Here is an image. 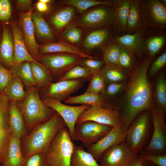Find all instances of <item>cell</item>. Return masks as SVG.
I'll list each match as a JSON object with an SVG mask.
<instances>
[{
	"label": "cell",
	"mask_w": 166,
	"mask_h": 166,
	"mask_svg": "<svg viewBox=\"0 0 166 166\" xmlns=\"http://www.w3.org/2000/svg\"><path fill=\"white\" fill-rule=\"evenodd\" d=\"M42 100L45 105L54 110L62 118L69 132L71 138L73 141L74 128L77 119L81 113L91 106L84 104L77 106L67 105L49 97L43 98Z\"/></svg>",
	"instance_id": "7"
},
{
	"label": "cell",
	"mask_w": 166,
	"mask_h": 166,
	"mask_svg": "<svg viewBox=\"0 0 166 166\" xmlns=\"http://www.w3.org/2000/svg\"><path fill=\"white\" fill-rule=\"evenodd\" d=\"M9 101L4 93L0 94V164L6 158L11 132L8 124Z\"/></svg>",
	"instance_id": "14"
},
{
	"label": "cell",
	"mask_w": 166,
	"mask_h": 166,
	"mask_svg": "<svg viewBox=\"0 0 166 166\" xmlns=\"http://www.w3.org/2000/svg\"><path fill=\"white\" fill-rule=\"evenodd\" d=\"M86 121L110 125L113 127L121 126V118L118 112L110 108L91 106L80 115L76 124Z\"/></svg>",
	"instance_id": "12"
},
{
	"label": "cell",
	"mask_w": 166,
	"mask_h": 166,
	"mask_svg": "<svg viewBox=\"0 0 166 166\" xmlns=\"http://www.w3.org/2000/svg\"><path fill=\"white\" fill-rule=\"evenodd\" d=\"M12 38L8 30L4 26L0 44V61L11 68L14 64V43Z\"/></svg>",
	"instance_id": "24"
},
{
	"label": "cell",
	"mask_w": 166,
	"mask_h": 166,
	"mask_svg": "<svg viewBox=\"0 0 166 166\" xmlns=\"http://www.w3.org/2000/svg\"><path fill=\"white\" fill-rule=\"evenodd\" d=\"M108 84V85L105 86L104 92L109 96H113L117 94L122 89L124 85L123 82Z\"/></svg>",
	"instance_id": "49"
},
{
	"label": "cell",
	"mask_w": 166,
	"mask_h": 166,
	"mask_svg": "<svg viewBox=\"0 0 166 166\" xmlns=\"http://www.w3.org/2000/svg\"><path fill=\"white\" fill-rule=\"evenodd\" d=\"M165 41V36L162 35L152 37L147 39L146 46L147 52L150 56H154L160 51Z\"/></svg>",
	"instance_id": "40"
},
{
	"label": "cell",
	"mask_w": 166,
	"mask_h": 166,
	"mask_svg": "<svg viewBox=\"0 0 166 166\" xmlns=\"http://www.w3.org/2000/svg\"><path fill=\"white\" fill-rule=\"evenodd\" d=\"M81 58L79 56L64 53L40 57L38 60L49 69L51 75L60 77L72 68L79 64Z\"/></svg>",
	"instance_id": "11"
},
{
	"label": "cell",
	"mask_w": 166,
	"mask_h": 166,
	"mask_svg": "<svg viewBox=\"0 0 166 166\" xmlns=\"http://www.w3.org/2000/svg\"><path fill=\"white\" fill-rule=\"evenodd\" d=\"M11 13V6L9 1L0 0V20L6 21L10 18Z\"/></svg>",
	"instance_id": "47"
},
{
	"label": "cell",
	"mask_w": 166,
	"mask_h": 166,
	"mask_svg": "<svg viewBox=\"0 0 166 166\" xmlns=\"http://www.w3.org/2000/svg\"><path fill=\"white\" fill-rule=\"evenodd\" d=\"M13 75L9 70L0 65V94L3 93V90Z\"/></svg>",
	"instance_id": "46"
},
{
	"label": "cell",
	"mask_w": 166,
	"mask_h": 166,
	"mask_svg": "<svg viewBox=\"0 0 166 166\" xmlns=\"http://www.w3.org/2000/svg\"><path fill=\"white\" fill-rule=\"evenodd\" d=\"M130 0H117L113 2L114 6L113 23L117 36L125 34Z\"/></svg>",
	"instance_id": "21"
},
{
	"label": "cell",
	"mask_w": 166,
	"mask_h": 166,
	"mask_svg": "<svg viewBox=\"0 0 166 166\" xmlns=\"http://www.w3.org/2000/svg\"><path fill=\"white\" fill-rule=\"evenodd\" d=\"M149 127V113L148 110H146L139 114L128 130L126 141L135 153L137 154L144 146Z\"/></svg>",
	"instance_id": "9"
},
{
	"label": "cell",
	"mask_w": 166,
	"mask_h": 166,
	"mask_svg": "<svg viewBox=\"0 0 166 166\" xmlns=\"http://www.w3.org/2000/svg\"><path fill=\"white\" fill-rule=\"evenodd\" d=\"M140 156L144 161H148L156 166H166V155L152 154L143 153Z\"/></svg>",
	"instance_id": "44"
},
{
	"label": "cell",
	"mask_w": 166,
	"mask_h": 166,
	"mask_svg": "<svg viewBox=\"0 0 166 166\" xmlns=\"http://www.w3.org/2000/svg\"><path fill=\"white\" fill-rule=\"evenodd\" d=\"M120 50V46L117 43L109 45L104 52L102 61L103 64L105 65H119Z\"/></svg>",
	"instance_id": "38"
},
{
	"label": "cell",
	"mask_w": 166,
	"mask_h": 166,
	"mask_svg": "<svg viewBox=\"0 0 166 166\" xmlns=\"http://www.w3.org/2000/svg\"><path fill=\"white\" fill-rule=\"evenodd\" d=\"M92 74L99 71L103 66L102 61L94 59L86 58L81 60L79 63Z\"/></svg>",
	"instance_id": "45"
},
{
	"label": "cell",
	"mask_w": 166,
	"mask_h": 166,
	"mask_svg": "<svg viewBox=\"0 0 166 166\" xmlns=\"http://www.w3.org/2000/svg\"><path fill=\"white\" fill-rule=\"evenodd\" d=\"M166 63V53H164L153 62L150 70L149 74L153 77L165 65Z\"/></svg>",
	"instance_id": "48"
},
{
	"label": "cell",
	"mask_w": 166,
	"mask_h": 166,
	"mask_svg": "<svg viewBox=\"0 0 166 166\" xmlns=\"http://www.w3.org/2000/svg\"><path fill=\"white\" fill-rule=\"evenodd\" d=\"M83 80L58 81L52 83L43 88V98H52L61 101H64L73 93L77 91L83 85Z\"/></svg>",
	"instance_id": "13"
},
{
	"label": "cell",
	"mask_w": 166,
	"mask_h": 166,
	"mask_svg": "<svg viewBox=\"0 0 166 166\" xmlns=\"http://www.w3.org/2000/svg\"><path fill=\"white\" fill-rule=\"evenodd\" d=\"M144 30L148 27L166 28V8L159 0L139 1Z\"/></svg>",
	"instance_id": "6"
},
{
	"label": "cell",
	"mask_w": 166,
	"mask_h": 166,
	"mask_svg": "<svg viewBox=\"0 0 166 166\" xmlns=\"http://www.w3.org/2000/svg\"><path fill=\"white\" fill-rule=\"evenodd\" d=\"M164 4H165L166 3V0H162L161 1Z\"/></svg>",
	"instance_id": "55"
},
{
	"label": "cell",
	"mask_w": 166,
	"mask_h": 166,
	"mask_svg": "<svg viewBox=\"0 0 166 166\" xmlns=\"http://www.w3.org/2000/svg\"><path fill=\"white\" fill-rule=\"evenodd\" d=\"M10 71L13 75L20 78L27 87L36 86L30 62L25 61L14 64L11 68Z\"/></svg>",
	"instance_id": "27"
},
{
	"label": "cell",
	"mask_w": 166,
	"mask_h": 166,
	"mask_svg": "<svg viewBox=\"0 0 166 166\" xmlns=\"http://www.w3.org/2000/svg\"><path fill=\"white\" fill-rule=\"evenodd\" d=\"M75 146L66 127L60 130L51 141L46 153L48 166H70Z\"/></svg>",
	"instance_id": "4"
},
{
	"label": "cell",
	"mask_w": 166,
	"mask_h": 166,
	"mask_svg": "<svg viewBox=\"0 0 166 166\" xmlns=\"http://www.w3.org/2000/svg\"><path fill=\"white\" fill-rule=\"evenodd\" d=\"M32 70L37 86L44 88L53 83L49 69L40 62H31Z\"/></svg>",
	"instance_id": "30"
},
{
	"label": "cell",
	"mask_w": 166,
	"mask_h": 166,
	"mask_svg": "<svg viewBox=\"0 0 166 166\" xmlns=\"http://www.w3.org/2000/svg\"><path fill=\"white\" fill-rule=\"evenodd\" d=\"M0 166H6L4 164H2L1 165H0Z\"/></svg>",
	"instance_id": "56"
},
{
	"label": "cell",
	"mask_w": 166,
	"mask_h": 166,
	"mask_svg": "<svg viewBox=\"0 0 166 166\" xmlns=\"http://www.w3.org/2000/svg\"><path fill=\"white\" fill-rule=\"evenodd\" d=\"M40 1L45 4H47L51 1L50 0H40Z\"/></svg>",
	"instance_id": "54"
},
{
	"label": "cell",
	"mask_w": 166,
	"mask_h": 166,
	"mask_svg": "<svg viewBox=\"0 0 166 166\" xmlns=\"http://www.w3.org/2000/svg\"><path fill=\"white\" fill-rule=\"evenodd\" d=\"M70 166H100L93 156L82 147L75 146L72 153Z\"/></svg>",
	"instance_id": "29"
},
{
	"label": "cell",
	"mask_w": 166,
	"mask_h": 166,
	"mask_svg": "<svg viewBox=\"0 0 166 166\" xmlns=\"http://www.w3.org/2000/svg\"><path fill=\"white\" fill-rule=\"evenodd\" d=\"M144 166H156L151 162L148 161H144Z\"/></svg>",
	"instance_id": "53"
},
{
	"label": "cell",
	"mask_w": 166,
	"mask_h": 166,
	"mask_svg": "<svg viewBox=\"0 0 166 166\" xmlns=\"http://www.w3.org/2000/svg\"><path fill=\"white\" fill-rule=\"evenodd\" d=\"M152 57L145 59L131 73L126 89L121 127L126 132L135 118L142 112L150 110L153 102L151 85L147 75Z\"/></svg>",
	"instance_id": "1"
},
{
	"label": "cell",
	"mask_w": 166,
	"mask_h": 166,
	"mask_svg": "<svg viewBox=\"0 0 166 166\" xmlns=\"http://www.w3.org/2000/svg\"><path fill=\"white\" fill-rule=\"evenodd\" d=\"M24 85L20 78L13 75L4 88L3 93L10 101L16 103L21 102L24 99L26 94Z\"/></svg>",
	"instance_id": "26"
},
{
	"label": "cell",
	"mask_w": 166,
	"mask_h": 166,
	"mask_svg": "<svg viewBox=\"0 0 166 166\" xmlns=\"http://www.w3.org/2000/svg\"><path fill=\"white\" fill-rule=\"evenodd\" d=\"M82 34V30L80 29L73 26H69L64 31L63 36L68 41L75 43L80 41Z\"/></svg>",
	"instance_id": "42"
},
{
	"label": "cell",
	"mask_w": 166,
	"mask_h": 166,
	"mask_svg": "<svg viewBox=\"0 0 166 166\" xmlns=\"http://www.w3.org/2000/svg\"><path fill=\"white\" fill-rule=\"evenodd\" d=\"M137 156L125 140L110 147L99 160L100 166H129Z\"/></svg>",
	"instance_id": "10"
},
{
	"label": "cell",
	"mask_w": 166,
	"mask_h": 166,
	"mask_svg": "<svg viewBox=\"0 0 166 166\" xmlns=\"http://www.w3.org/2000/svg\"><path fill=\"white\" fill-rule=\"evenodd\" d=\"M128 131L124 132L121 126L113 127L105 136L87 148L90 153L97 161L108 149L126 139Z\"/></svg>",
	"instance_id": "15"
},
{
	"label": "cell",
	"mask_w": 166,
	"mask_h": 166,
	"mask_svg": "<svg viewBox=\"0 0 166 166\" xmlns=\"http://www.w3.org/2000/svg\"><path fill=\"white\" fill-rule=\"evenodd\" d=\"M46 154L38 153L27 158L23 166H47Z\"/></svg>",
	"instance_id": "43"
},
{
	"label": "cell",
	"mask_w": 166,
	"mask_h": 166,
	"mask_svg": "<svg viewBox=\"0 0 166 166\" xmlns=\"http://www.w3.org/2000/svg\"><path fill=\"white\" fill-rule=\"evenodd\" d=\"M92 74L85 68L78 65L68 71L60 77L58 81L76 80H90Z\"/></svg>",
	"instance_id": "35"
},
{
	"label": "cell",
	"mask_w": 166,
	"mask_h": 166,
	"mask_svg": "<svg viewBox=\"0 0 166 166\" xmlns=\"http://www.w3.org/2000/svg\"><path fill=\"white\" fill-rule=\"evenodd\" d=\"M18 6L23 9H30L31 5V1L29 0H18L16 1Z\"/></svg>",
	"instance_id": "50"
},
{
	"label": "cell",
	"mask_w": 166,
	"mask_h": 166,
	"mask_svg": "<svg viewBox=\"0 0 166 166\" xmlns=\"http://www.w3.org/2000/svg\"><path fill=\"white\" fill-rule=\"evenodd\" d=\"M8 124L11 133L21 139L27 134V131L22 115L16 103L9 101Z\"/></svg>",
	"instance_id": "20"
},
{
	"label": "cell",
	"mask_w": 166,
	"mask_h": 166,
	"mask_svg": "<svg viewBox=\"0 0 166 166\" xmlns=\"http://www.w3.org/2000/svg\"><path fill=\"white\" fill-rule=\"evenodd\" d=\"M109 36L108 31L105 29H98L90 33L85 38L84 46L90 49L97 47L102 45Z\"/></svg>",
	"instance_id": "34"
},
{
	"label": "cell",
	"mask_w": 166,
	"mask_h": 166,
	"mask_svg": "<svg viewBox=\"0 0 166 166\" xmlns=\"http://www.w3.org/2000/svg\"><path fill=\"white\" fill-rule=\"evenodd\" d=\"M134 63L132 53L127 49L120 46L118 65L123 69H128L132 67Z\"/></svg>",
	"instance_id": "41"
},
{
	"label": "cell",
	"mask_w": 166,
	"mask_h": 166,
	"mask_svg": "<svg viewBox=\"0 0 166 166\" xmlns=\"http://www.w3.org/2000/svg\"><path fill=\"white\" fill-rule=\"evenodd\" d=\"M47 166H48V165H47Z\"/></svg>",
	"instance_id": "57"
},
{
	"label": "cell",
	"mask_w": 166,
	"mask_h": 166,
	"mask_svg": "<svg viewBox=\"0 0 166 166\" xmlns=\"http://www.w3.org/2000/svg\"><path fill=\"white\" fill-rule=\"evenodd\" d=\"M74 14V9L73 7L64 8L53 15L52 18V23L57 29H61L70 21Z\"/></svg>",
	"instance_id": "36"
},
{
	"label": "cell",
	"mask_w": 166,
	"mask_h": 166,
	"mask_svg": "<svg viewBox=\"0 0 166 166\" xmlns=\"http://www.w3.org/2000/svg\"><path fill=\"white\" fill-rule=\"evenodd\" d=\"M112 126L91 121H86L76 124L74 140L81 142L87 148L106 135Z\"/></svg>",
	"instance_id": "8"
},
{
	"label": "cell",
	"mask_w": 166,
	"mask_h": 166,
	"mask_svg": "<svg viewBox=\"0 0 166 166\" xmlns=\"http://www.w3.org/2000/svg\"><path fill=\"white\" fill-rule=\"evenodd\" d=\"M126 30L131 34L140 30L144 31L139 0H130Z\"/></svg>",
	"instance_id": "25"
},
{
	"label": "cell",
	"mask_w": 166,
	"mask_h": 166,
	"mask_svg": "<svg viewBox=\"0 0 166 166\" xmlns=\"http://www.w3.org/2000/svg\"><path fill=\"white\" fill-rule=\"evenodd\" d=\"M64 102L69 104H82L100 107H104L105 104L104 98L100 94L87 92L80 95L70 96Z\"/></svg>",
	"instance_id": "28"
},
{
	"label": "cell",
	"mask_w": 166,
	"mask_h": 166,
	"mask_svg": "<svg viewBox=\"0 0 166 166\" xmlns=\"http://www.w3.org/2000/svg\"><path fill=\"white\" fill-rule=\"evenodd\" d=\"M33 10L31 8L27 12L22 13L20 22L23 30L25 42L30 54L33 57L39 58L41 56L39 49L41 45L36 42L34 37V27L31 18Z\"/></svg>",
	"instance_id": "16"
},
{
	"label": "cell",
	"mask_w": 166,
	"mask_h": 166,
	"mask_svg": "<svg viewBox=\"0 0 166 166\" xmlns=\"http://www.w3.org/2000/svg\"><path fill=\"white\" fill-rule=\"evenodd\" d=\"M99 71L105 83L121 82L126 78L123 69L118 65H105Z\"/></svg>",
	"instance_id": "31"
},
{
	"label": "cell",
	"mask_w": 166,
	"mask_h": 166,
	"mask_svg": "<svg viewBox=\"0 0 166 166\" xmlns=\"http://www.w3.org/2000/svg\"><path fill=\"white\" fill-rule=\"evenodd\" d=\"M144 33V30H140L133 34L116 36L115 40L120 46L127 49L133 54L140 56L147 52Z\"/></svg>",
	"instance_id": "17"
},
{
	"label": "cell",
	"mask_w": 166,
	"mask_h": 166,
	"mask_svg": "<svg viewBox=\"0 0 166 166\" xmlns=\"http://www.w3.org/2000/svg\"><path fill=\"white\" fill-rule=\"evenodd\" d=\"M13 35L14 51L13 61L14 64L25 61L38 63L28 51L25 45L23 34L20 27L17 25H11Z\"/></svg>",
	"instance_id": "19"
},
{
	"label": "cell",
	"mask_w": 166,
	"mask_h": 166,
	"mask_svg": "<svg viewBox=\"0 0 166 166\" xmlns=\"http://www.w3.org/2000/svg\"><path fill=\"white\" fill-rule=\"evenodd\" d=\"M114 11L105 8H98L86 13L82 17L81 22L88 28L101 27L113 23Z\"/></svg>",
	"instance_id": "18"
},
{
	"label": "cell",
	"mask_w": 166,
	"mask_h": 166,
	"mask_svg": "<svg viewBox=\"0 0 166 166\" xmlns=\"http://www.w3.org/2000/svg\"><path fill=\"white\" fill-rule=\"evenodd\" d=\"M36 7L39 11L42 12H46L48 9L47 4L43 3L40 0L36 4Z\"/></svg>",
	"instance_id": "51"
},
{
	"label": "cell",
	"mask_w": 166,
	"mask_h": 166,
	"mask_svg": "<svg viewBox=\"0 0 166 166\" xmlns=\"http://www.w3.org/2000/svg\"><path fill=\"white\" fill-rule=\"evenodd\" d=\"M65 127H67L65 123L56 112L48 121L36 125L29 134L20 139L25 160L37 153H46L57 132Z\"/></svg>",
	"instance_id": "2"
},
{
	"label": "cell",
	"mask_w": 166,
	"mask_h": 166,
	"mask_svg": "<svg viewBox=\"0 0 166 166\" xmlns=\"http://www.w3.org/2000/svg\"><path fill=\"white\" fill-rule=\"evenodd\" d=\"M40 88L27 87L24 99L16 103L23 117L27 131L30 132L38 124L51 118L56 112L45 105L41 99Z\"/></svg>",
	"instance_id": "3"
},
{
	"label": "cell",
	"mask_w": 166,
	"mask_h": 166,
	"mask_svg": "<svg viewBox=\"0 0 166 166\" xmlns=\"http://www.w3.org/2000/svg\"><path fill=\"white\" fill-rule=\"evenodd\" d=\"M39 52L41 54L54 53H63L80 56L85 58L96 59L95 57L87 55L78 49L61 42L49 43L40 47Z\"/></svg>",
	"instance_id": "22"
},
{
	"label": "cell",
	"mask_w": 166,
	"mask_h": 166,
	"mask_svg": "<svg viewBox=\"0 0 166 166\" xmlns=\"http://www.w3.org/2000/svg\"><path fill=\"white\" fill-rule=\"evenodd\" d=\"M144 161L140 156H137L129 166H144Z\"/></svg>",
	"instance_id": "52"
},
{
	"label": "cell",
	"mask_w": 166,
	"mask_h": 166,
	"mask_svg": "<svg viewBox=\"0 0 166 166\" xmlns=\"http://www.w3.org/2000/svg\"><path fill=\"white\" fill-rule=\"evenodd\" d=\"M99 71L92 74L85 92L98 94L104 92L106 86L105 82Z\"/></svg>",
	"instance_id": "39"
},
{
	"label": "cell",
	"mask_w": 166,
	"mask_h": 166,
	"mask_svg": "<svg viewBox=\"0 0 166 166\" xmlns=\"http://www.w3.org/2000/svg\"><path fill=\"white\" fill-rule=\"evenodd\" d=\"M32 19L38 36L41 39L51 40L54 39L52 30L42 16L37 13L32 14Z\"/></svg>",
	"instance_id": "32"
},
{
	"label": "cell",
	"mask_w": 166,
	"mask_h": 166,
	"mask_svg": "<svg viewBox=\"0 0 166 166\" xmlns=\"http://www.w3.org/2000/svg\"><path fill=\"white\" fill-rule=\"evenodd\" d=\"M155 96L157 107L165 114L166 111V79L163 72L160 74L156 81Z\"/></svg>",
	"instance_id": "33"
},
{
	"label": "cell",
	"mask_w": 166,
	"mask_h": 166,
	"mask_svg": "<svg viewBox=\"0 0 166 166\" xmlns=\"http://www.w3.org/2000/svg\"><path fill=\"white\" fill-rule=\"evenodd\" d=\"M25 161L20 139L11 134L7 156L3 164L6 166H23Z\"/></svg>",
	"instance_id": "23"
},
{
	"label": "cell",
	"mask_w": 166,
	"mask_h": 166,
	"mask_svg": "<svg viewBox=\"0 0 166 166\" xmlns=\"http://www.w3.org/2000/svg\"><path fill=\"white\" fill-rule=\"evenodd\" d=\"M153 124L152 136L145 150L152 154H165L166 150V125L164 114L155 106L151 109Z\"/></svg>",
	"instance_id": "5"
},
{
	"label": "cell",
	"mask_w": 166,
	"mask_h": 166,
	"mask_svg": "<svg viewBox=\"0 0 166 166\" xmlns=\"http://www.w3.org/2000/svg\"><path fill=\"white\" fill-rule=\"evenodd\" d=\"M63 3L72 6L77 9L80 13L84 12L89 8L100 5H111L113 2L101 1L94 0H67Z\"/></svg>",
	"instance_id": "37"
}]
</instances>
